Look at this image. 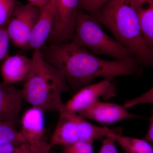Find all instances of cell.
<instances>
[{"label": "cell", "instance_id": "obj_2", "mask_svg": "<svg viewBox=\"0 0 153 153\" xmlns=\"http://www.w3.org/2000/svg\"><path fill=\"white\" fill-rule=\"evenodd\" d=\"M91 16L108 29L117 41L132 52L140 66L153 68V53L144 39L130 0H111Z\"/></svg>", "mask_w": 153, "mask_h": 153}, {"label": "cell", "instance_id": "obj_11", "mask_svg": "<svg viewBox=\"0 0 153 153\" xmlns=\"http://www.w3.org/2000/svg\"><path fill=\"white\" fill-rule=\"evenodd\" d=\"M57 0H49L41 10L26 50L40 49L46 44L53 29Z\"/></svg>", "mask_w": 153, "mask_h": 153}, {"label": "cell", "instance_id": "obj_24", "mask_svg": "<svg viewBox=\"0 0 153 153\" xmlns=\"http://www.w3.org/2000/svg\"><path fill=\"white\" fill-rule=\"evenodd\" d=\"M144 140L148 142L153 143V108L151 112L149 128L144 137Z\"/></svg>", "mask_w": 153, "mask_h": 153}, {"label": "cell", "instance_id": "obj_21", "mask_svg": "<svg viewBox=\"0 0 153 153\" xmlns=\"http://www.w3.org/2000/svg\"><path fill=\"white\" fill-rule=\"evenodd\" d=\"M143 103L153 104V87L142 95L126 101L123 105L128 109Z\"/></svg>", "mask_w": 153, "mask_h": 153}, {"label": "cell", "instance_id": "obj_18", "mask_svg": "<svg viewBox=\"0 0 153 153\" xmlns=\"http://www.w3.org/2000/svg\"><path fill=\"white\" fill-rule=\"evenodd\" d=\"M16 4V0H0V28H6Z\"/></svg>", "mask_w": 153, "mask_h": 153}, {"label": "cell", "instance_id": "obj_10", "mask_svg": "<svg viewBox=\"0 0 153 153\" xmlns=\"http://www.w3.org/2000/svg\"><path fill=\"white\" fill-rule=\"evenodd\" d=\"M24 100L22 89L0 82V121L16 123Z\"/></svg>", "mask_w": 153, "mask_h": 153}, {"label": "cell", "instance_id": "obj_9", "mask_svg": "<svg viewBox=\"0 0 153 153\" xmlns=\"http://www.w3.org/2000/svg\"><path fill=\"white\" fill-rule=\"evenodd\" d=\"M85 119L111 124L138 117L129 112L123 105L98 101L77 114Z\"/></svg>", "mask_w": 153, "mask_h": 153}, {"label": "cell", "instance_id": "obj_14", "mask_svg": "<svg viewBox=\"0 0 153 153\" xmlns=\"http://www.w3.org/2000/svg\"><path fill=\"white\" fill-rule=\"evenodd\" d=\"M44 113L41 109L32 107L23 115L22 119V130L20 131L26 140H43Z\"/></svg>", "mask_w": 153, "mask_h": 153}, {"label": "cell", "instance_id": "obj_23", "mask_svg": "<svg viewBox=\"0 0 153 153\" xmlns=\"http://www.w3.org/2000/svg\"><path fill=\"white\" fill-rule=\"evenodd\" d=\"M10 38L5 28H0V61L7 56Z\"/></svg>", "mask_w": 153, "mask_h": 153}, {"label": "cell", "instance_id": "obj_5", "mask_svg": "<svg viewBox=\"0 0 153 153\" xmlns=\"http://www.w3.org/2000/svg\"><path fill=\"white\" fill-rule=\"evenodd\" d=\"M58 112V121L49 140L52 147H63L79 141L94 142L103 140L114 131V129L90 123L76 113L68 109L65 104Z\"/></svg>", "mask_w": 153, "mask_h": 153}, {"label": "cell", "instance_id": "obj_25", "mask_svg": "<svg viewBox=\"0 0 153 153\" xmlns=\"http://www.w3.org/2000/svg\"><path fill=\"white\" fill-rule=\"evenodd\" d=\"M29 3L42 10L45 7L49 0H28Z\"/></svg>", "mask_w": 153, "mask_h": 153}, {"label": "cell", "instance_id": "obj_17", "mask_svg": "<svg viewBox=\"0 0 153 153\" xmlns=\"http://www.w3.org/2000/svg\"><path fill=\"white\" fill-rule=\"evenodd\" d=\"M26 140L15 125L0 121V144L17 142Z\"/></svg>", "mask_w": 153, "mask_h": 153}, {"label": "cell", "instance_id": "obj_22", "mask_svg": "<svg viewBox=\"0 0 153 153\" xmlns=\"http://www.w3.org/2000/svg\"><path fill=\"white\" fill-rule=\"evenodd\" d=\"M113 133H120V132H112L102 140L101 148L99 153H118L117 149L116 146L115 140L113 137Z\"/></svg>", "mask_w": 153, "mask_h": 153}, {"label": "cell", "instance_id": "obj_4", "mask_svg": "<svg viewBox=\"0 0 153 153\" xmlns=\"http://www.w3.org/2000/svg\"><path fill=\"white\" fill-rule=\"evenodd\" d=\"M70 42L97 55H107L117 60L137 61L129 49L107 35L96 19L80 9L74 36Z\"/></svg>", "mask_w": 153, "mask_h": 153}, {"label": "cell", "instance_id": "obj_19", "mask_svg": "<svg viewBox=\"0 0 153 153\" xmlns=\"http://www.w3.org/2000/svg\"><path fill=\"white\" fill-rule=\"evenodd\" d=\"M63 153H93V142L79 141L63 146Z\"/></svg>", "mask_w": 153, "mask_h": 153}, {"label": "cell", "instance_id": "obj_15", "mask_svg": "<svg viewBox=\"0 0 153 153\" xmlns=\"http://www.w3.org/2000/svg\"><path fill=\"white\" fill-rule=\"evenodd\" d=\"M52 147L43 140H25L0 144V153H51Z\"/></svg>", "mask_w": 153, "mask_h": 153}, {"label": "cell", "instance_id": "obj_1", "mask_svg": "<svg viewBox=\"0 0 153 153\" xmlns=\"http://www.w3.org/2000/svg\"><path fill=\"white\" fill-rule=\"evenodd\" d=\"M40 50L47 62L64 76L69 89L76 92L98 77L113 79L141 71L135 60H104L70 41L45 44Z\"/></svg>", "mask_w": 153, "mask_h": 153}, {"label": "cell", "instance_id": "obj_8", "mask_svg": "<svg viewBox=\"0 0 153 153\" xmlns=\"http://www.w3.org/2000/svg\"><path fill=\"white\" fill-rule=\"evenodd\" d=\"M112 79H104L100 82L89 84L77 91L66 104L69 110L78 114L92 105L99 99H109L116 95Z\"/></svg>", "mask_w": 153, "mask_h": 153}, {"label": "cell", "instance_id": "obj_20", "mask_svg": "<svg viewBox=\"0 0 153 153\" xmlns=\"http://www.w3.org/2000/svg\"><path fill=\"white\" fill-rule=\"evenodd\" d=\"M111 0H79L80 10L87 11L91 16L97 13Z\"/></svg>", "mask_w": 153, "mask_h": 153}, {"label": "cell", "instance_id": "obj_13", "mask_svg": "<svg viewBox=\"0 0 153 153\" xmlns=\"http://www.w3.org/2000/svg\"><path fill=\"white\" fill-rule=\"evenodd\" d=\"M136 13L143 37L153 53V0H130Z\"/></svg>", "mask_w": 153, "mask_h": 153}, {"label": "cell", "instance_id": "obj_3", "mask_svg": "<svg viewBox=\"0 0 153 153\" xmlns=\"http://www.w3.org/2000/svg\"><path fill=\"white\" fill-rule=\"evenodd\" d=\"M34 51L31 70L22 89L24 100L44 112H58L64 104L61 96L69 86L63 75L45 59L40 49Z\"/></svg>", "mask_w": 153, "mask_h": 153}, {"label": "cell", "instance_id": "obj_12", "mask_svg": "<svg viewBox=\"0 0 153 153\" xmlns=\"http://www.w3.org/2000/svg\"><path fill=\"white\" fill-rule=\"evenodd\" d=\"M32 58L25 55L7 56L1 68L3 82L7 84L25 82L30 74Z\"/></svg>", "mask_w": 153, "mask_h": 153}, {"label": "cell", "instance_id": "obj_16", "mask_svg": "<svg viewBox=\"0 0 153 153\" xmlns=\"http://www.w3.org/2000/svg\"><path fill=\"white\" fill-rule=\"evenodd\" d=\"M112 135L116 142L127 153H153V148L146 140L125 136L119 133H113Z\"/></svg>", "mask_w": 153, "mask_h": 153}, {"label": "cell", "instance_id": "obj_6", "mask_svg": "<svg viewBox=\"0 0 153 153\" xmlns=\"http://www.w3.org/2000/svg\"><path fill=\"white\" fill-rule=\"evenodd\" d=\"M41 10L29 3H16L13 13L6 29L10 41L16 48L26 50Z\"/></svg>", "mask_w": 153, "mask_h": 153}, {"label": "cell", "instance_id": "obj_7", "mask_svg": "<svg viewBox=\"0 0 153 153\" xmlns=\"http://www.w3.org/2000/svg\"><path fill=\"white\" fill-rule=\"evenodd\" d=\"M79 10V0H57L54 25L46 44L56 45L71 41Z\"/></svg>", "mask_w": 153, "mask_h": 153}]
</instances>
